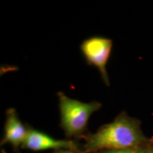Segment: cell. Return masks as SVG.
<instances>
[{
    "mask_svg": "<svg viewBox=\"0 0 153 153\" xmlns=\"http://www.w3.org/2000/svg\"><path fill=\"white\" fill-rule=\"evenodd\" d=\"M140 125L138 120L130 117L125 112L120 113L111 123L87 136L84 152L94 153L144 145L148 139L143 135Z\"/></svg>",
    "mask_w": 153,
    "mask_h": 153,
    "instance_id": "6da1fadb",
    "label": "cell"
},
{
    "mask_svg": "<svg viewBox=\"0 0 153 153\" xmlns=\"http://www.w3.org/2000/svg\"><path fill=\"white\" fill-rule=\"evenodd\" d=\"M150 147L142 146L135 147V148H126V149H118V150H106L99 151L94 153H148Z\"/></svg>",
    "mask_w": 153,
    "mask_h": 153,
    "instance_id": "8992f818",
    "label": "cell"
},
{
    "mask_svg": "<svg viewBox=\"0 0 153 153\" xmlns=\"http://www.w3.org/2000/svg\"><path fill=\"white\" fill-rule=\"evenodd\" d=\"M55 153H76V152L72 150H60Z\"/></svg>",
    "mask_w": 153,
    "mask_h": 153,
    "instance_id": "52a82bcc",
    "label": "cell"
},
{
    "mask_svg": "<svg viewBox=\"0 0 153 153\" xmlns=\"http://www.w3.org/2000/svg\"><path fill=\"white\" fill-rule=\"evenodd\" d=\"M22 147L33 151L54 150H72L78 151L76 145L73 141L57 140L46 134L36 130H28L27 136L23 143Z\"/></svg>",
    "mask_w": 153,
    "mask_h": 153,
    "instance_id": "277c9868",
    "label": "cell"
},
{
    "mask_svg": "<svg viewBox=\"0 0 153 153\" xmlns=\"http://www.w3.org/2000/svg\"><path fill=\"white\" fill-rule=\"evenodd\" d=\"M28 130L26 128L14 108H9L7 111V120L5 123V135L3 143H9L17 148L23 144L27 136Z\"/></svg>",
    "mask_w": 153,
    "mask_h": 153,
    "instance_id": "5b68a950",
    "label": "cell"
},
{
    "mask_svg": "<svg viewBox=\"0 0 153 153\" xmlns=\"http://www.w3.org/2000/svg\"><path fill=\"white\" fill-rule=\"evenodd\" d=\"M113 43L109 38L94 36L82 42L80 48L89 64L98 69L104 83L109 86L106 65L112 50Z\"/></svg>",
    "mask_w": 153,
    "mask_h": 153,
    "instance_id": "3957f363",
    "label": "cell"
},
{
    "mask_svg": "<svg viewBox=\"0 0 153 153\" xmlns=\"http://www.w3.org/2000/svg\"><path fill=\"white\" fill-rule=\"evenodd\" d=\"M57 96L61 126L69 136L78 135L83 133L90 116L101 107V104L98 101L82 102L70 98L62 92H58Z\"/></svg>",
    "mask_w": 153,
    "mask_h": 153,
    "instance_id": "7a4b0ae2",
    "label": "cell"
},
{
    "mask_svg": "<svg viewBox=\"0 0 153 153\" xmlns=\"http://www.w3.org/2000/svg\"><path fill=\"white\" fill-rule=\"evenodd\" d=\"M148 153H153V147H150Z\"/></svg>",
    "mask_w": 153,
    "mask_h": 153,
    "instance_id": "ba28073f",
    "label": "cell"
}]
</instances>
